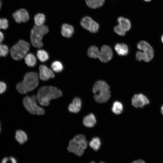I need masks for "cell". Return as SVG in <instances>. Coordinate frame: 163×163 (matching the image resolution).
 <instances>
[{
	"label": "cell",
	"instance_id": "obj_13",
	"mask_svg": "<svg viewBox=\"0 0 163 163\" xmlns=\"http://www.w3.org/2000/svg\"><path fill=\"white\" fill-rule=\"evenodd\" d=\"M82 104L80 98L78 97H75L73 99L72 102L69 104L68 109L70 112L77 113L80 110Z\"/></svg>",
	"mask_w": 163,
	"mask_h": 163
},
{
	"label": "cell",
	"instance_id": "obj_16",
	"mask_svg": "<svg viewBox=\"0 0 163 163\" xmlns=\"http://www.w3.org/2000/svg\"><path fill=\"white\" fill-rule=\"evenodd\" d=\"M114 49L117 53L120 56H126L129 52L128 47L124 43H117L114 46Z\"/></svg>",
	"mask_w": 163,
	"mask_h": 163
},
{
	"label": "cell",
	"instance_id": "obj_22",
	"mask_svg": "<svg viewBox=\"0 0 163 163\" xmlns=\"http://www.w3.org/2000/svg\"><path fill=\"white\" fill-rule=\"evenodd\" d=\"M93 21L91 17L86 16L81 20V25L84 28L88 30Z\"/></svg>",
	"mask_w": 163,
	"mask_h": 163
},
{
	"label": "cell",
	"instance_id": "obj_37",
	"mask_svg": "<svg viewBox=\"0 0 163 163\" xmlns=\"http://www.w3.org/2000/svg\"><path fill=\"white\" fill-rule=\"evenodd\" d=\"M90 163H95V162L94 161H93L90 162ZM99 163H105L103 161H101V162H100Z\"/></svg>",
	"mask_w": 163,
	"mask_h": 163
},
{
	"label": "cell",
	"instance_id": "obj_39",
	"mask_svg": "<svg viewBox=\"0 0 163 163\" xmlns=\"http://www.w3.org/2000/svg\"><path fill=\"white\" fill-rule=\"evenodd\" d=\"M161 39L162 42L163 43V35L161 36Z\"/></svg>",
	"mask_w": 163,
	"mask_h": 163
},
{
	"label": "cell",
	"instance_id": "obj_41",
	"mask_svg": "<svg viewBox=\"0 0 163 163\" xmlns=\"http://www.w3.org/2000/svg\"><path fill=\"white\" fill-rule=\"evenodd\" d=\"M1 127H0V132H1Z\"/></svg>",
	"mask_w": 163,
	"mask_h": 163
},
{
	"label": "cell",
	"instance_id": "obj_4",
	"mask_svg": "<svg viewBox=\"0 0 163 163\" xmlns=\"http://www.w3.org/2000/svg\"><path fill=\"white\" fill-rule=\"evenodd\" d=\"M48 31L49 29L45 25L34 26L30 34V40L32 45L36 48L42 47L43 46L42 39L43 36Z\"/></svg>",
	"mask_w": 163,
	"mask_h": 163
},
{
	"label": "cell",
	"instance_id": "obj_27",
	"mask_svg": "<svg viewBox=\"0 0 163 163\" xmlns=\"http://www.w3.org/2000/svg\"><path fill=\"white\" fill-rule=\"evenodd\" d=\"M52 70L56 72H60L63 69L62 63L59 61H55L53 62L51 65Z\"/></svg>",
	"mask_w": 163,
	"mask_h": 163
},
{
	"label": "cell",
	"instance_id": "obj_30",
	"mask_svg": "<svg viewBox=\"0 0 163 163\" xmlns=\"http://www.w3.org/2000/svg\"><path fill=\"white\" fill-rule=\"evenodd\" d=\"M99 27V24L94 20L88 30L91 32L95 33L98 31Z\"/></svg>",
	"mask_w": 163,
	"mask_h": 163
},
{
	"label": "cell",
	"instance_id": "obj_9",
	"mask_svg": "<svg viewBox=\"0 0 163 163\" xmlns=\"http://www.w3.org/2000/svg\"><path fill=\"white\" fill-rule=\"evenodd\" d=\"M149 103L147 97L142 94H135L132 99V104L136 108L142 107Z\"/></svg>",
	"mask_w": 163,
	"mask_h": 163
},
{
	"label": "cell",
	"instance_id": "obj_3",
	"mask_svg": "<svg viewBox=\"0 0 163 163\" xmlns=\"http://www.w3.org/2000/svg\"><path fill=\"white\" fill-rule=\"evenodd\" d=\"M88 143L85 136L82 134L76 135L70 140L67 147L68 151L81 156L87 148Z\"/></svg>",
	"mask_w": 163,
	"mask_h": 163
},
{
	"label": "cell",
	"instance_id": "obj_12",
	"mask_svg": "<svg viewBox=\"0 0 163 163\" xmlns=\"http://www.w3.org/2000/svg\"><path fill=\"white\" fill-rule=\"evenodd\" d=\"M39 76L40 79L45 81L55 77L53 72L45 65H41L39 67Z\"/></svg>",
	"mask_w": 163,
	"mask_h": 163
},
{
	"label": "cell",
	"instance_id": "obj_33",
	"mask_svg": "<svg viewBox=\"0 0 163 163\" xmlns=\"http://www.w3.org/2000/svg\"><path fill=\"white\" fill-rule=\"evenodd\" d=\"M7 85L5 82L2 81L0 82V94H3L6 90Z\"/></svg>",
	"mask_w": 163,
	"mask_h": 163
},
{
	"label": "cell",
	"instance_id": "obj_11",
	"mask_svg": "<svg viewBox=\"0 0 163 163\" xmlns=\"http://www.w3.org/2000/svg\"><path fill=\"white\" fill-rule=\"evenodd\" d=\"M12 16L16 22L18 23L25 22L29 19L28 12L23 8L17 10L12 14Z\"/></svg>",
	"mask_w": 163,
	"mask_h": 163
},
{
	"label": "cell",
	"instance_id": "obj_25",
	"mask_svg": "<svg viewBox=\"0 0 163 163\" xmlns=\"http://www.w3.org/2000/svg\"><path fill=\"white\" fill-rule=\"evenodd\" d=\"M101 144L100 139L98 137L93 138L89 142L90 146L95 151L99 149Z\"/></svg>",
	"mask_w": 163,
	"mask_h": 163
},
{
	"label": "cell",
	"instance_id": "obj_19",
	"mask_svg": "<svg viewBox=\"0 0 163 163\" xmlns=\"http://www.w3.org/2000/svg\"><path fill=\"white\" fill-rule=\"evenodd\" d=\"M87 5L90 8L95 9L101 7L105 0H85Z\"/></svg>",
	"mask_w": 163,
	"mask_h": 163
},
{
	"label": "cell",
	"instance_id": "obj_18",
	"mask_svg": "<svg viewBox=\"0 0 163 163\" xmlns=\"http://www.w3.org/2000/svg\"><path fill=\"white\" fill-rule=\"evenodd\" d=\"M15 138L16 140L20 144H23L27 140L28 137L26 133L21 130L16 131Z\"/></svg>",
	"mask_w": 163,
	"mask_h": 163
},
{
	"label": "cell",
	"instance_id": "obj_34",
	"mask_svg": "<svg viewBox=\"0 0 163 163\" xmlns=\"http://www.w3.org/2000/svg\"><path fill=\"white\" fill-rule=\"evenodd\" d=\"M4 39V36L3 33L0 31V44L3 41Z\"/></svg>",
	"mask_w": 163,
	"mask_h": 163
},
{
	"label": "cell",
	"instance_id": "obj_1",
	"mask_svg": "<svg viewBox=\"0 0 163 163\" xmlns=\"http://www.w3.org/2000/svg\"><path fill=\"white\" fill-rule=\"evenodd\" d=\"M62 95L61 91L51 86H44L38 90L37 95V101L42 106H46L51 100L57 98Z\"/></svg>",
	"mask_w": 163,
	"mask_h": 163
},
{
	"label": "cell",
	"instance_id": "obj_20",
	"mask_svg": "<svg viewBox=\"0 0 163 163\" xmlns=\"http://www.w3.org/2000/svg\"><path fill=\"white\" fill-rule=\"evenodd\" d=\"M25 63L30 67H33L37 63V59L34 55L31 53L27 54L24 57Z\"/></svg>",
	"mask_w": 163,
	"mask_h": 163
},
{
	"label": "cell",
	"instance_id": "obj_26",
	"mask_svg": "<svg viewBox=\"0 0 163 163\" xmlns=\"http://www.w3.org/2000/svg\"><path fill=\"white\" fill-rule=\"evenodd\" d=\"M34 19L35 25L41 26L43 25L45 21V17L43 14L38 13L35 16Z\"/></svg>",
	"mask_w": 163,
	"mask_h": 163
},
{
	"label": "cell",
	"instance_id": "obj_29",
	"mask_svg": "<svg viewBox=\"0 0 163 163\" xmlns=\"http://www.w3.org/2000/svg\"><path fill=\"white\" fill-rule=\"evenodd\" d=\"M114 32L121 36L125 35L126 31L119 24L115 26L114 28Z\"/></svg>",
	"mask_w": 163,
	"mask_h": 163
},
{
	"label": "cell",
	"instance_id": "obj_14",
	"mask_svg": "<svg viewBox=\"0 0 163 163\" xmlns=\"http://www.w3.org/2000/svg\"><path fill=\"white\" fill-rule=\"evenodd\" d=\"M96 123V120L95 117L92 113H90L86 115L83 119V124L87 127H93Z\"/></svg>",
	"mask_w": 163,
	"mask_h": 163
},
{
	"label": "cell",
	"instance_id": "obj_31",
	"mask_svg": "<svg viewBox=\"0 0 163 163\" xmlns=\"http://www.w3.org/2000/svg\"><path fill=\"white\" fill-rule=\"evenodd\" d=\"M8 26V21L7 19L0 18V29H6Z\"/></svg>",
	"mask_w": 163,
	"mask_h": 163
},
{
	"label": "cell",
	"instance_id": "obj_2",
	"mask_svg": "<svg viewBox=\"0 0 163 163\" xmlns=\"http://www.w3.org/2000/svg\"><path fill=\"white\" fill-rule=\"evenodd\" d=\"M39 84V76L35 72L26 73L22 81L18 83L16 86L17 90L21 94H25L34 89Z\"/></svg>",
	"mask_w": 163,
	"mask_h": 163
},
{
	"label": "cell",
	"instance_id": "obj_6",
	"mask_svg": "<svg viewBox=\"0 0 163 163\" xmlns=\"http://www.w3.org/2000/svg\"><path fill=\"white\" fill-rule=\"evenodd\" d=\"M30 48L29 43L20 40L11 48L10 51L11 57L16 60H21L26 55Z\"/></svg>",
	"mask_w": 163,
	"mask_h": 163
},
{
	"label": "cell",
	"instance_id": "obj_38",
	"mask_svg": "<svg viewBox=\"0 0 163 163\" xmlns=\"http://www.w3.org/2000/svg\"><path fill=\"white\" fill-rule=\"evenodd\" d=\"M2 5V2L1 0H0V9L1 8Z\"/></svg>",
	"mask_w": 163,
	"mask_h": 163
},
{
	"label": "cell",
	"instance_id": "obj_35",
	"mask_svg": "<svg viewBox=\"0 0 163 163\" xmlns=\"http://www.w3.org/2000/svg\"><path fill=\"white\" fill-rule=\"evenodd\" d=\"M132 163H145V162L142 159H139L133 161Z\"/></svg>",
	"mask_w": 163,
	"mask_h": 163
},
{
	"label": "cell",
	"instance_id": "obj_21",
	"mask_svg": "<svg viewBox=\"0 0 163 163\" xmlns=\"http://www.w3.org/2000/svg\"><path fill=\"white\" fill-rule=\"evenodd\" d=\"M123 106L120 101H114L112 105L111 110L112 112L116 114L121 113L123 110Z\"/></svg>",
	"mask_w": 163,
	"mask_h": 163
},
{
	"label": "cell",
	"instance_id": "obj_8",
	"mask_svg": "<svg viewBox=\"0 0 163 163\" xmlns=\"http://www.w3.org/2000/svg\"><path fill=\"white\" fill-rule=\"evenodd\" d=\"M110 88V86L107 84L93 89L94 98L95 101L99 103L107 102L111 96Z\"/></svg>",
	"mask_w": 163,
	"mask_h": 163
},
{
	"label": "cell",
	"instance_id": "obj_32",
	"mask_svg": "<svg viewBox=\"0 0 163 163\" xmlns=\"http://www.w3.org/2000/svg\"><path fill=\"white\" fill-rule=\"evenodd\" d=\"M1 163H17V161L13 157H5L2 160Z\"/></svg>",
	"mask_w": 163,
	"mask_h": 163
},
{
	"label": "cell",
	"instance_id": "obj_23",
	"mask_svg": "<svg viewBox=\"0 0 163 163\" xmlns=\"http://www.w3.org/2000/svg\"><path fill=\"white\" fill-rule=\"evenodd\" d=\"M100 52L98 48L95 46H92L88 49L87 54L90 58H98Z\"/></svg>",
	"mask_w": 163,
	"mask_h": 163
},
{
	"label": "cell",
	"instance_id": "obj_28",
	"mask_svg": "<svg viewBox=\"0 0 163 163\" xmlns=\"http://www.w3.org/2000/svg\"><path fill=\"white\" fill-rule=\"evenodd\" d=\"M9 52V49L6 45L0 44V56H6Z\"/></svg>",
	"mask_w": 163,
	"mask_h": 163
},
{
	"label": "cell",
	"instance_id": "obj_5",
	"mask_svg": "<svg viewBox=\"0 0 163 163\" xmlns=\"http://www.w3.org/2000/svg\"><path fill=\"white\" fill-rule=\"evenodd\" d=\"M137 47L142 51H138L136 53V56L137 60L149 62L153 59L154 56L153 49L147 42L143 40L140 41L137 44Z\"/></svg>",
	"mask_w": 163,
	"mask_h": 163
},
{
	"label": "cell",
	"instance_id": "obj_40",
	"mask_svg": "<svg viewBox=\"0 0 163 163\" xmlns=\"http://www.w3.org/2000/svg\"><path fill=\"white\" fill-rule=\"evenodd\" d=\"M143 0L146 2H149L151 0Z\"/></svg>",
	"mask_w": 163,
	"mask_h": 163
},
{
	"label": "cell",
	"instance_id": "obj_36",
	"mask_svg": "<svg viewBox=\"0 0 163 163\" xmlns=\"http://www.w3.org/2000/svg\"><path fill=\"white\" fill-rule=\"evenodd\" d=\"M161 112L162 114L163 115V104L161 107Z\"/></svg>",
	"mask_w": 163,
	"mask_h": 163
},
{
	"label": "cell",
	"instance_id": "obj_10",
	"mask_svg": "<svg viewBox=\"0 0 163 163\" xmlns=\"http://www.w3.org/2000/svg\"><path fill=\"white\" fill-rule=\"evenodd\" d=\"M112 56L113 52L111 48L107 45L102 46L98 57L100 60L106 62L110 60Z\"/></svg>",
	"mask_w": 163,
	"mask_h": 163
},
{
	"label": "cell",
	"instance_id": "obj_7",
	"mask_svg": "<svg viewBox=\"0 0 163 163\" xmlns=\"http://www.w3.org/2000/svg\"><path fill=\"white\" fill-rule=\"evenodd\" d=\"M37 96H26L24 98L23 104L26 110L30 113L34 115H42L45 113L43 108L38 105Z\"/></svg>",
	"mask_w": 163,
	"mask_h": 163
},
{
	"label": "cell",
	"instance_id": "obj_15",
	"mask_svg": "<svg viewBox=\"0 0 163 163\" xmlns=\"http://www.w3.org/2000/svg\"><path fill=\"white\" fill-rule=\"evenodd\" d=\"M74 32L73 27L71 25L64 24L61 27V34L64 37L69 38L73 34Z\"/></svg>",
	"mask_w": 163,
	"mask_h": 163
},
{
	"label": "cell",
	"instance_id": "obj_17",
	"mask_svg": "<svg viewBox=\"0 0 163 163\" xmlns=\"http://www.w3.org/2000/svg\"><path fill=\"white\" fill-rule=\"evenodd\" d=\"M117 21L120 25L126 32L129 31L131 27V24L130 20L123 17H120L117 18Z\"/></svg>",
	"mask_w": 163,
	"mask_h": 163
},
{
	"label": "cell",
	"instance_id": "obj_24",
	"mask_svg": "<svg viewBox=\"0 0 163 163\" xmlns=\"http://www.w3.org/2000/svg\"><path fill=\"white\" fill-rule=\"evenodd\" d=\"M37 56L39 60L42 62L47 61L49 59V55L47 52L42 49L37 50Z\"/></svg>",
	"mask_w": 163,
	"mask_h": 163
}]
</instances>
